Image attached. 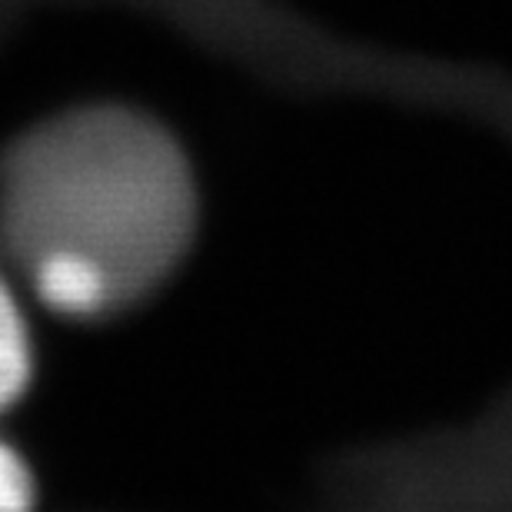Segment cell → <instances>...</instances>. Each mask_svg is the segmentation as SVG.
<instances>
[{"label": "cell", "mask_w": 512, "mask_h": 512, "mask_svg": "<svg viewBox=\"0 0 512 512\" xmlns=\"http://www.w3.org/2000/svg\"><path fill=\"white\" fill-rule=\"evenodd\" d=\"M197 190L163 127L127 110L57 120L0 173V247L50 313L107 320L187 260Z\"/></svg>", "instance_id": "obj_1"}, {"label": "cell", "mask_w": 512, "mask_h": 512, "mask_svg": "<svg viewBox=\"0 0 512 512\" xmlns=\"http://www.w3.org/2000/svg\"><path fill=\"white\" fill-rule=\"evenodd\" d=\"M34 380V343L14 290L0 276V413L17 406Z\"/></svg>", "instance_id": "obj_2"}, {"label": "cell", "mask_w": 512, "mask_h": 512, "mask_svg": "<svg viewBox=\"0 0 512 512\" xmlns=\"http://www.w3.org/2000/svg\"><path fill=\"white\" fill-rule=\"evenodd\" d=\"M37 506V483L30 473L27 459L0 439V512H34Z\"/></svg>", "instance_id": "obj_3"}]
</instances>
